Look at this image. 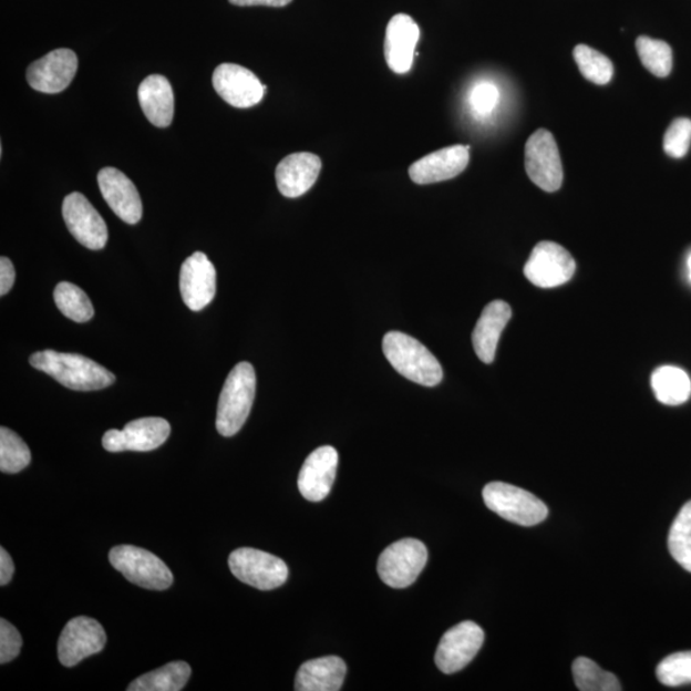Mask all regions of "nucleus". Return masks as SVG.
<instances>
[{
  "label": "nucleus",
  "mask_w": 691,
  "mask_h": 691,
  "mask_svg": "<svg viewBox=\"0 0 691 691\" xmlns=\"http://www.w3.org/2000/svg\"><path fill=\"white\" fill-rule=\"evenodd\" d=\"M30 364L73 391L103 390L115 382L109 369L79 353L39 351L32 353Z\"/></svg>",
  "instance_id": "1"
},
{
  "label": "nucleus",
  "mask_w": 691,
  "mask_h": 691,
  "mask_svg": "<svg viewBox=\"0 0 691 691\" xmlns=\"http://www.w3.org/2000/svg\"><path fill=\"white\" fill-rule=\"evenodd\" d=\"M383 352L393 369L406 380L425 386L442 382L440 361L414 337L398 331L389 332L383 339Z\"/></svg>",
  "instance_id": "2"
},
{
  "label": "nucleus",
  "mask_w": 691,
  "mask_h": 691,
  "mask_svg": "<svg viewBox=\"0 0 691 691\" xmlns=\"http://www.w3.org/2000/svg\"><path fill=\"white\" fill-rule=\"evenodd\" d=\"M257 375L250 363L237 364L227 377L220 392L217 411V431L233 437L248 421L252 408Z\"/></svg>",
  "instance_id": "3"
},
{
  "label": "nucleus",
  "mask_w": 691,
  "mask_h": 691,
  "mask_svg": "<svg viewBox=\"0 0 691 691\" xmlns=\"http://www.w3.org/2000/svg\"><path fill=\"white\" fill-rule=\"evenodd\" d=\"M485 506L509 523L534 526L546 520L548 508L530 492L515 485L493 482L483 489Z\"/></svg>",
  "instance_id": "4"
},
{
  "label": "nucleus",
  "mask_w": 691,
  "mask_h": 691,
  "mask_svg": "<svg viewBox=\"0 0 691 691\" xmlns=\"http://www.w3.org/2000/svg\"><path fill=\"white\" fill-rule=\"evenodd\" d=\"M110 561L115 570L135 586L151 590H166L172 586L173 575L158 556L135 546L114 547Z\"/></svg>",
  "instance_id": "5"
},
{
  "label": "nucleus",
  "mask_w": 691,
  "mask_h": 691,
  "mask_svg": "<svg viewBox=\"0 0 691 691\" xmlns=\"http://www.w3.org/2000/svg\"><path fill=\"white\" fill-rule=\"evenodd\" d=\"M427 549L424 543L406 538L392 543L378 559V574L386 586L402 589L414 584L424 570Z\"/></svg>",
  "instance_id": "6"
},
{
  "label": "nucleus",
  "mask_w": 691,
  "mask_h": 691,
  "mask_svg": "<svg viewBox=\"0 0 691 691\" xmlns=\"http://www.w3.org/2000/svg\"><path fill=\"white\" fill-rule=\"evenodd\" d=\"M229 570L236 578L259 590L282 587L288 579L283 559L255 548H238L229 555Z\"/></svg>",
  "instance_id": "7"
},
{
  "label": "nucleus",
  "mask_w": 691,
  "mask_h": 691,
  "mask_svg": "<svg viewBox=\"0 0 691 691\" xmlns=\"http://www.w3.org/2000/svg\"><path fill=\"white\" fill-rule=\"evenodd\" d=\"M525 169L542 190L555 193L564 183L561 156L553 134L539 128L526 142Z\"/></svg>",
  "instance_id": "8"
},
{
  "label": "nucleus",
  "mask_w": 691,
  "mask_h": 691,
  "mask_svg": "<svg viewBox=\"0 0 691 691\" xmlns=\"http://www.w3.org/2000/svg\"><path fill=\"white\" fill-rule=\"evenodd\" d=\"M576 269L573 255L553 241H542L533 249L524 267L529 282L540 288H554L570 281Z\"/></svg>",
  "instance_id": "9"
},
{
  "label": "nucleus",
  "mask_w": 691,
  "mask_h": 691,
  "mask_svg": "<svg viewBox=\"0 0 691 691\" xmlns=\"http://www.w3.org/2000/svg\"><path fill=\"white\" fill-rule=\"evenodd\" d=\"M484 643V631L473 621L457 623L440 641L435 664L446 674L464 670L478 654Z\"/></svg>",
  "instance_id": "10"
},
{
  "label": "nucleus",
  "mask_w": 691,
  "mask_h": 691,
  "mask_svg": "<svg viewBox=\"0 0 691 691\" xmlns=\"http://www.w3.org/2000/svg\"><path fill=\"white\" fill-rule=\"evenodd\" d=\"M106 633L101 623L79 616L65 625L58 640V658L65 668H73L85 658L103 651Z\"/></svg>",
  "instance_id": "11"
},
{
  "label": "nucleus",
  "mask_w": 691,
  "mask_h": 691,
  "mask_svg": "<svg viewBox=\"0 0 691 691\" xmlns=\"http://www.w3.org/2000/svg\"><path fill=\"white\" fill-rule=\"evenodd\" d=\"M213 86L218 95L235 109H251L267 93L254 72L234 63L219 64L213 73Z\"/></svg>",
  "instance_id": "12"
},
{
  "label": "nucleus",
  "mask_w": 691,
  "mask_h": 691,
  "mask_svg": "<svg viewBox=\"0 0 691 691\" xmlns=\"http://www.w3.org/2000/svg\"><path fill=\"white\" fill-rule=\"evenodd\" d=\"M65 226L76 240L90 250H102L109 241V227L101 214L80 193L65 196L63 202Z\"/></svg>",
  "instance_id": "13"
},
{
  "label": "nucleus",
  "mask_w": 691,
  "mask_h": 691,
  "mask_svg": "<svg viewBox=\"0 0 691 691\" xmlns=\"http://www.w3.org/2000/svg\"><path fill=\"white\" fill-rule=\"evenodd\" d=\"M171 434V425L163 417H142L128 423L122 431L104 434L103 447L109 452H147L159 448Z\"/></svg>",
  "instance_id": "14"
},
{
  "label": "nucleus",
  "mask_w": 691,
  "mask_h": 691,
  "mask_svg": "<svg viewBox=\"0 0 691 691\" xmlns=\"http://www.w3.org/2000/svg\"><path fill=\"white\" fill-rule=\"evenodd\" d=\"M79 60L71 49H56L31 63L27 72L29 85L37 92L58 94L68 89L76 76Z\"/></svg>",
  "instance_id": "15"
},
{
  "label": "nucleus",
  "mask_w": 691,
  "mask_h": 691,
  "mask_svg": "<svg viewBox=\"0 0 691 691\" xmlns=\"http://www.w3.org/2000/svg\"><path fill=\"white\" fill-rule=\"evenodd\" d=\"M179 290L188 309L200 311L209 306L217 292V270L207 255L196 251L184 261Z\"/></svg>",
  "instance_id": "16"
},
{
  "label": "nucleus",
  "mask_w": 691,
  "mask_h": 691,
  "mask_svg": "<svg viewBox=\"0 0 691 691\" xmlns=\"http://www.w3.org/2000/svg\"><path fill=\"white\" fill-rule=\"evenodd\" d=\"M97 184L115 216L128 225H136L142 220V197L125 173L112 167L103 168L99 172Z\"/></svg>",
  "instance_id": "17"
},
{
  "label": "nucleus",
  "mask_w": 691,
  "mask_h": 691,
  "mask_svg": "<svg viewBox=\"0 0 691 691\" xmlns=\"http://www.w3.org/2000/svg\"><path fill=\"white\" fill-rule=\"evenodd\" d=\"M419 39L421 29L413 18L405 13L393 16L385 30L384 56L398 75H405L413 68Z\"/></svg>",
  "instance_id": "18"
},
{
  "label": "nucleus",
  "mask_w": 691,
  "mask_h": 691,
  "mask_svg": "<svg viewBox=\"0 0 691 691\" xmlns=\"http://www.w3.org/2000/svg\"><path fill=\"white\" fill-rule=\"evenodd\" d=\"M471 162V147L454 145L443 147L409 168V176L417 185H431L455 178L463 173Z\"/></svg>",
  "instance_id": "19"
},
{
  "label": "nucleus",
  "mask_w": 691,
  "mask_h": 691,
  "mask_svg": "<svg viewBox=\"0 0 691 691\" xmlns=\"http://www.w3.org/2000/svg\"><path fill=\"white\" fill-rule=\"evenodd\" d=\"M339 452L332 446L312 451L301 467L299 491L303 498L320 502L328 497L336 479Z\"/></svg>",
  "instance_id": "20"
},
{
  "label": "nucleus",
  "mask_w": 691,
  "mask_h": 691,
  "mask_svg": "<svg viewBox=\"0 0 691 691\" xmlns=\"http://www.w3.org/2000/svg\"><path fill=\"white\" fill-rule=\"evenodd\" d=\"M322 171V159L312 153H295L286 156L276 169L279 193L290 199L307 194Z\"/></svg>",
  "instance_id": "21"
},
{
  "label": "nucleus",
  "mask_w": 691,
  "mask_h": 691,
  "mask_svg": "<svg viewBox=\"0 0 691 691\" xmlns=\"http://www.w3.org/2000/svg\"><path fill=\"white\" fill-rule=\"evenodd\" d=\"M513 310L502 300L492 301L484 308L473 332V346L484 364H492L496 358L502 332L506 328Z\"/></svg>",
  "instance_id": "22"
},
{
  "label": "nucleus",
  "mask_w": 691,
  "mask_h": 691,
  "mask_svg": "<svg viewBox=\"0 0 691 691\" xmlns=\"http://www.w3.org/2000/svg\"><path fill=\"white\" fill-rule=\"evenodd\" d=\"M346 672V663L340 657L316 658L301 666L296 674L295 690L298 691H339Z\"/></svg>",
  "instance_id": "23"
},
{
  "label": "nucleus",
  "mask_w": 691,
  "mask_h": 691,
  "mask_svg": "<svg viewBox=\"0 0 691 691\" xmlns=\"http://www.w3.org/2000/svg\"><path fill=\"white\" fill-rule=\"evenodd\" d=\"M137 96L145 117L154 126L164 128L171 125L175 114V95L166 78H146L138 86Z\"/></svg>",
  "instance_id": "24"
},
{
  "label": "nucleus",
  "mask_w": 691,
  "mask_h": 691,
  "mask_svg": "<svg viewBox=\"0 0 691 691\" xmlns=\"http://www.w3.org/2000/svg\"><path fill=\"white\" fill-rule=\"evenodd\" d=\"M190 664L184 661L171 662L158 670L147 672L131 682L128 691H179L190 680Z\"/></svg>",
  "instance_id": "25"
},
{
  "label": "nucleus",
  "mask_w": 691,
  "mask_h": 691,
  "mask_svg": "<svg viewBox=\"0 0 691 691\" xmlns=\"http://www.w3.org/2000/svg\"><path fill=\"white\" fill-rule=\"evenodd\" d=\"M652 389L656 398L664 405L679 406L691 394V382L684 370L677 367H661L652 375Z\"/></svg>",
  "instance_id": "26"
},
{
  "label": "nucleus",
  "mask_w": 691,
  "mask_h": 691,
  "mask_svg": "<svg viewBox=\"0 0 691 691\" xmlns=\"http://www.w3.org/2000/svg\"><path fill=\"white\" fill-rule=\"evenodd\" d=\"M55 306L64 317L76 323H86L94 317V307L89 296L76 285L61 282L54 290Z\"/></svg>",
  "instance_id": "27"
},
{
  "label": "nucleus",
  "mask_w": 691,
  "mask_h": 691,
  "mask_svg": "<svg viewBox=\"0 0 691 691\" xmlns=\"http://www.w3.org/2000/svg\"><path fill=\"white\" fill-rule=\"evenodd\" d=\"M576 687L581 691H620V681L587 657H579L573 664Z\"/></svg>",
  "instance_id": "28"
},
{
  "label": "nucleus",
  "mask_w": 691,
  "mask_h": 691,
  "mask_svg": "<svg viewBox=\"0 0 691 691\" xmlns=\"http://www.w3.org/2000/svg\"><path fill=\"white\" fill-rule=\"evenodd\" d=\"M669 549L674 561L691 573V501L674 518L669 534Z\"/></svg>",
  "instance_id": "29"
},
{
  "label": "nucleus",
  "mask_w": 691,
  "mask_h": 691,
  "mask_svg": "<svg viewBox=\"0 0 691 691\" xmlns=\"http://www.w3.org/2000/svg\"><path fill=\"white\" fill-rule=\"evenodd\" d=\"M31 461V452L18 433L2 426L0 430V471L18 474L27 468Z\"/></svg>",
  "instance_id": "30"
},
{
  "label": "nucleus",
  "mask_w": 691,
  "mask_h": 691,
  "mask_svg": "<svg viewBox=\"0 0 691 691\" xmlns=\"http://www.w3.org/2000/svg\"><path fill=\"white\" fill-rule=\"evenodd\" d=\"M574 58L581 75L597 85H607L613 78V64L608 58L588 45L574 49Z\"/></svg>",
  "instance_id": "31"
},
{
  "label": "nucleus",
  "mask_w": 691,
  "mask_h": 691,
  "mask_svg": "<svg viewBox=\"0 0 691 691\" xmlns=\"http://www.w3.org/2000/svg\"><path fill=\"white\" fill-rule=\"evenodd\" d=\"M637 51L644 68L657 78H668L672 71V49L662 40L640 37Z\"/></svg>",
  "instance_id": "32"
},
{
  "label": "nucleus",
  "mask_w": 691,
  "mask_h": 691,
  "mask_svg": "<svg viewBox=\"0 0 691 691\" xmlns=\"http://www.w3.org/2000/svg\"><path fill=\"white\" fill-rule=\"evenodd\" d=\"M657 678L666 687L691 684V652H679L666 657L658 664Z\"/></svg>",
  "instance_id": "33"
},
{
  "label": "nucleus",
  "mask_w": 691,
  "mask_h": 691,
  "mask_svg": "<svg viewBox=\"0 0 691 691\" xmlns=\"http://www.w3.org/2000/svg\"><path fill=\"white\" fill-rule=\"evenodd\" d=\"M691 144V121L689 118L674 120L663 138L664 153L674 159L684 158Z\"/></svg>",
  "instance_id": "34"
},
{
  "label": "nucleus",
  "mask_w": 691,
  "mask_h": 691,
  "mask_svg": "<svg viewBox=\"0 0 691 691\" xmlns=\"http://www.w3.org/2000/svg\"><path fill=\"white\" fill-rule=\"evenodd\" d=\"M499 103V90L489 81H482L476 84L471 95H468V104H471L473 112L479 117L489 115L497 109Z\"/></svg>",
  "instance_id": "35"
},
{
  "label": "nucleus",
  "mask_w": 691,
  "mask_h": 691,
  "mask_svg": "<svg viewBox=\"0 0 691 691\" xmlns=\"http://www.w3.org/2000/svg\"><path fill=\"white\" fill-rule=\"evenodd\" d=\"M22 648V638L11 622L0 620V663L4 664L18 658Z\"/></svg>",
  "instance_id": "36"
},
{
  "label": "nucleus",
  "mask_w": 691,
  "mask_h": 691,
  "mask_svg": "<svg viewBox=\"0 0 691 691\" xmlns=\"http://www.w3.org/2000/svg\"><path fill=\"white\" fill-rule=\"evenodd\" d=\"M16 279V271L12 261L6 257L0 259V296L11 291Z\"/></svg>",
  "instance_id": "37"
},
{
  "label": "nucleus",
  "mask_w": 691,
  "mask_h": 691,
  "mask_svg": "<svg viewBox=\"0 0 691 691\" xmlns=\"http://www.w3.org/2000/svg\"><path fill=\"white\" fill-rule=\"evenodd\" d=\"M14 564L10 555L2 547L0 548V586L4 587L13 578Z\"/></svg>",
  "instance_id": "38"
},
{
  "label": "nucleus",
  "mask_w": 691,
  "mask_h": 691,
  "mask_svg": "<svg viewBox=\"0 0 691 691\" xmlns=\"http://www.w3.org/2000/svg\"><path fill=\"white\" fill-rule=\"evenodd\" d=\"M292 0H229V3L238 7L265 6L281 8L290 4Z\"/></svg>",
  "instance_id": "39"
},
{
  "label": "nucleus",
  "mask_w": 691,
  "mask_h": 691,
  "mask_svg": "<svg viewBox=\"0 0 691 691\" xmlns=\"http://www.w3.org/2000/svg\"><path fill=\"white\" fill-rule=\"evenodd\" d=\"M688 270H689V278L691 281V254H690V257L688 258Z\"/></svg>",
  "instance_id": "40"
}]
</instances>
